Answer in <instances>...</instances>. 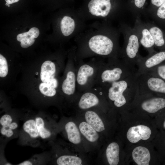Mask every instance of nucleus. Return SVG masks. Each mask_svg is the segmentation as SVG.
I'll use <instances>...</instances> for the list:
<instances>
[{"label":"nucleus","instance_id":"obj_33","mask_svg":"<svg viewBox=\"0 0 165 165\" xmlns=\"http://www.w3.org/2000/svg\"><path fill=\"white\" fill-rule=\"evenodd\" d=\"M8 4L7 3H6V6H8Z\"/></svg>","mask_w":165,"mask_h":165},{"label":"nucleus","instance_id":"obj_21","mask_svg":"<svg viewBox=\"0 0 165 165\" xmlns=\"http://www.w3.org/2000/svg\"><path fill=\"white\" fill-rule=\"evenodd\" d=\"M132 156L138 165H149L151 156L149 151L146 148L141 146L136 147L132 152Z\"/></svg>","mask_w":165,"mask_h":165},{"label":"nucleus","instance_id":"obj_1","mask_svg":"<svg viewBox=\"0 0 165 165\" xmlns=\"http://www.w3.org/2000/svg\"><path fill=\"white\" fill-rule=\"evenodd\" d=\"M66 64L58 60L22 64L21 77L16 85L36 107H61L65 103L60 84Z\"/></svg>","mask_w":165,"mask_h":165},{"label":"nucleus","instance_id":"obj_2","mask_svg":"<svg viewBox=\"0 0 165 165\" xmlns=\"http://www.w3.org/2000/svg\"><path fill=\"white\" fill-rule=\"evenodd\" d=\"M20 120L23 123L18 142L22 145L42 147L53 140L57 131V127L53 119L43 111L22 112Z\"/></svg>","mask_w":165,"mask_h":165},{"label":"nucleus","instance_id":"obj_13","mask_svg":"<svg viewBox=\"0 0 165 165\" xmlns=\"http://www.w3.org/2000/svg\"><path fill=\"white\" fill-rule=\"evenodd\" d=\"M89 12L93 15L106 19L121 15L113 8L111 0H91L88 4Z\"/></svg>","mask_w":165,"mask_h":165},{"label":"nucleus","instance_id":"obj_24","mask_svg":"<svg viewBox=\"0 0 165 165\" xmlns=\"http://www.w3.org/2000/svg\"><path fill=\"white\" fill-rule=\"evenodd\" d=\"M50 161V154L48 152L36 154L29 159L23 161L17 165H33L46 164Z\"/></svg>","mask_w":165,"mask_h":165},{"label":"nucleus","instance_id":"obj_22","mask_svg":"<svg viewBox=\"0 0 165 165\" xmlns=\"http://www.w3.org/2000/svg\"><path fill=\"white\" fill-rule=\"evenodd\" d=\"M78 127L81 134L89 141L94 143L98 141L99 138L98 132L86 121L80 123Z\"/></svg>","mask_w":165,"mask_h":165},{"label":"nucleus","instance_id":"obj_23","mask_svg":"<svg viewBox=\"0 0 165 165\" xmlns=\"http://www.w3.org/2000/svg\"><path fill=\"white\" fill-rule=\"evenodd\" d=\"M119 148L116 142L110 143L107 146L106 155L108 162L110 165H117L119 161Z\"/></svg>","mask_w":165,"mask_h":165},{"label":"nucleus","instance_id":"obj_5","mask_svg":"<svg viewBox=\"0 0 165 165\" xmlns=\"http://www.w3.org/2000/svg\"><path fill=\"white\" fill-rule=\"evenodd\" d=\"M120 58H109L104 61L99 71L96 86L102 87L123 80L136 72Z\"/></svg>","mask_w":165,"mask_h":165},{"label":"nucleus","instance_id":"obj_25","mask_svg":"<svg viewBox=\"0 0 165 165\" xmlns=\"http://www.w3.org/2000/svg\"><path fill=\"white\" fill-rule=\"evenodd\" d=\"M82 160L80 157L68 154H63L57 156L54 163L58 165H81Z\"/></svg>","mask_w":165,"mask_h":165},{"label":"nucleus","instance_id":"obj_10","mask_svg":"<svg viewBox=\"0 0 165 165\" xmlns=\"http://www.w3.org/2000/svg\"><path fill=\"white\" fill-rule=\"evenodd\" d=\"M21 113L16 110H9L1 116L0 133L2 137L6 139L18 138Z\"/></svg>","mask_w":165,"mask_h":165},{"label":"nucleus","instance_id":"obj_27","mask_svg":"<svg viewBox=\"0 0 165 165\" xmlns=\"http://www.w3.org/2000/svg\"><path fill=\"white\" fill-rule=\"evenodd\" d=\"M150 16L155 21L165 25V1Z\"/></svg>","mask_w":165,"mask_h":165},{"label":"nucleus","instance_id":"obj_28","mask_svg":"<svg viewBox=\"0 0 165 165\" xmlns=\"http://www.w3.org/2000/svg\"><path fill=\"white\" fill-rule=\"evenodd\" d=\"M148 72L165 80V61Z\"/></svg>","mask_w":165,"mask_h":165},{"label":"nucleus","instance_id":"obj_30","mask_svg":"<svg viewBox=\"0 0 165 165\" xmlns=\"http://www.w3.org/2000/svg\"><path fill=\"white\" fill-rule=\"evenodd\" d=\"M6 3L8 4H12L18 2L19 0H5Z\"/></svg>","mask_w":165,"mask_h":165},{"label":"nucleus","instance_id":"obj_7","mask_svg":"<svg viewBox=\"0 0 165 165\" xmlns=\"http://www.w3.org/2000/svg\"><path fill=\"white\" fill-rule=\"evenodd\" d=\"M119 29L124 37L120 58L130 68L135 70V66L140 55L139 50L141 45L138 35L133 28L124 23H120Z\"/></svg>","mask_w":165,"mask_h":165},{"label":"nucleus","instance_id":"obj_31","mask_svg":"<svg viewBox=\"0 0 165 165\" xmlns=\"http://www.w3.org/2000/svg\"><path fill=\"white\" fill-rule=\"evenodd\" d=\"M163 137H164V138L163 137V138H162V142H163V146H164V147H162L163 148H164V149H163V153H164L165 155V135L164 136H163Z\"/></svg>","mask_w":165,"mask_h":165},{"label":"nucleus","instance_id":"obj_11","mask_svg":"<svg viewBox=\"0 0 165 165\" xmlns=\"http://www.w3.org/2000/svg\"><path fill=\"white\" fill-rule=\"evenodd\" d=\"M138 76V94L165 95V80L148 72Z\"/></svg>","mask_w":165,"mask_h":165},{"label":"nucleus","instance_id":"obj_29","mask_svg":"<svg viewBox=\"0 0 165 165\" xmlns=\"http://www.w3.org/2000/svg\"><path fill=\"white\" fill-rule=\"evenodd\" d=\"M160 117V127L163 131H165V112L162 113Z\"/></svg>","mask_w":165,"mask_h":165},{"label":"nucleus","instance_id":"obj_8","mask_svg":"<svg viewBox=\"0 0 165 165\" xmlns=\"http://www.w3.org/2000/svg\"><path fill=\"white\" fill-rule=\"evenodd\" d=\"M103 88L95 86L83 92L78 93L72 103L76 108L83 111L92 108L102 109L108 105Z\"/></svg>","mask_w":165,"mask_h":165},{"label":"nucleus","instance_id":"obj_20","mask_svg":"<svg viewBox=\"0 0 165 165\" xmlns=\"http://www.w3.org/2000/svg\"><path fill=\"white\" fill-rule=\"evenodd\" d=\"M64 129L68 139L70 142L75 145L81 142V133L79 127L74 122H67L64 126Z\"/></svg>","mask_w":165,"mask_h":165},{"label":"nucleus","instance_id":"obj_18","mask_svg":"<svg viewBox=\"0 0 165 165\" xmlns=\"http://www.w3.org/2000/svg\"><path fill=\"white\" fill-rule=\"evenodd\" d=\"M97 108H92L83 111L86 121L97 132L105 130V126L101 119L96 112Z\"/></svg>","mask_w":165,"mask_h":165},{"label":"nucleus","instance_id":"obj_19","mask_svg":"<svg viewBox=\"0 0 165 165\" xmlns=\"http://www.w3.org/2000/svg\"><path fill=\"white\" fill-rule=\"evenodd\" d=\"M39 34V31L37 28H31L26 32L19 34L17 36V40L20 42L21 47L24 49L27 48L34 43L35 38H37Z\"/></svg>","mask_w":165,"mask_h":165},{"label":"nucleus","instance_id":"obj_14","mask_svg":"<svg viewBox=\"0 0 165 165\" xmlns=\"http://www.w3.org/2000/svg\"><path fill=\"white\" fill-rule=\"evenodd\" d=\"M165 61V50L148 54L145 57L140 55L138 60V76L146 73Z\"/></svg>","mask_w":165,"mask_h":165},{"label":"nucleus","instance_id":"obj_15","mask_svg":"<svg viewBox=\"0 0 165 165\" xmlns=\"http://www.w3.org/2000/svg\"><path fill=\"white\" fill-rule=\"evenodd\" d=\"M133 28L138 35L140 45L148 51V54L156 52L153 37L145 22L140 17L135 18Z\"/></svg>","mask_w":165,"mask_h":165},{"label":"nucleus","instance_id":"obj_6","mask_svg":"<svg viewBox=\"0 0 165 165\" xmlns=\"http://www.w3.org/2000/svg\"><path fill=\"white\" fill-rule=\"evenodd\" d=\"M75 61L77 92H82L95 86L99 71L104 61L95 59L86 62L82 60H75Z\"/></svg>","mask_w":165,"mask_h":165},{"label":"nucleus","instance_id":"obj_32","mask_svg":"<svg viewBox=\"0 0 165 165\" xmlns=\"http://www.w3.org/2000/svg\"><path fill=\"white\" fill-rule=\"evenodd\" d=\"M7 6H8V7H9L10 6V5L9 4H8Z\"/></svg>","mask_w":165,"mask_h":165},{"label":"nucleus","instance_id":"obj_16","mask_svg":"<svg viewBox=\"0 0 165 165\" xmlns=\"http://www.w3.org/2000/svg\"><path fill=\"white\" fill-rule=\"evenodd\" d=\"M151 134L150 128L144 125H138L130 127L128 130L127 137L131 143H136L141 140L148 139Z\"/></svg>","mask_w":165,"mask_h":165},{"label":"nucleus","instance_id":"obj_9","mask_svg":"<svg viewBox=\"0 0 165 165\" xmlns=\"http://www.w3.org/2000/svg\"><path fill=\"white\" fill-rule=\"evenodd\" d=\"M76 67L73 57L66 63L60 84V90L65 102L72 103L78 93L76 88Z\"/></svg>","mask_w":165,"mask_h":165},{"label":"nucleus","instance_id":"obj_17","mask_svg":"<svg viewBox=\"0 0 165 165\" xmlns=\"http://www.w3.org/2000/svg\"><path fill=\"white\" fill-rule=\"evenodd\" d=\"M145 23L153 37L155 47L160 50H165V32L152 22Z\"/></svg>","mask_w":165,"mask_h":165},{"label":"nucleus","instance_id":"obj_12","mask_svg":"<svg viewBox=\"0 0 165 165\" xmlns=\"http://www.w3.org/2000/svg\"><path fill=\"white\" fill-rule=\"evenodd\" d=\"M135 98L136 104L143 111L152 114L165 112V95L137 93Z\"/></svg>","mask_w":165,"mask_h":165},{"label":"nucleus","instance_id":"obj_3","mask_svg":"<svg viewBox=\"0 0 165 165\" xmlns=\"http://www.w3.org/2000/svg\"><path fill=\"white\" fill-rule=\"evenodd\" d=\"M118 31L111 28H107L105 33L92 37L86 46H82L77 56L76 60L93 55L108 58H120Z\"/></svg>","mask_w":165,"mask_h":165},{"label":"nucleus","instance_id":"obj_26","mask_svg":"<svg viewBox=\"0 0 165 165\" xmlns=\"http://www.w3.org/2000/svg\"><path fill=\"white\" fill-rule=\"evenodd\" d=\"M60 27L63 35L66 36H68L71 35L75 30V21L71 17L65 16L61 21Z\"/></svg>","mask_w":165,"mask_h":165},{"label":"nucleus","instance_id":"obj_4","mask_svg":"<svg viewBox=\"0 0 165 165\" xmlns=\"http://www.w3.org/2000/svg\"><path fill=\"white\" fill-rule=\"evenodd\" d=\"M138 77L135 72L123 80L102 87L107 100L117 108L126 106L128 99L135 98L137 94Z\"/></svg>","mask_w":165,"mask_h":165}]
</instances>
